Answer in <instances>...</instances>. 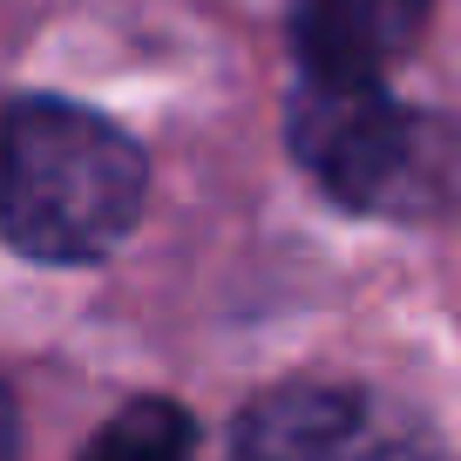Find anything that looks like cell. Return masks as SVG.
<instances>
[{
  "label": "cell",
  "instance_id": "1",
  "mask_svg": "<svg viewBox=\"0 0 461 461\" xmlns=\"http://www.w3.org/2000/svg\"><path fill=\"white\" fill-rule=\"evenodd\" d=\"M143 203V157L115 122L75 102H21L0 136V230L41 265L122 245Z\"/></svg>",
  "mask_w": 461,
  "mask_h": 461
},
{
  "label": "cell",
  "instance_id": "2",
  "mask_svg": "<svg viewBox=\"0 0 461 461\" xmlns=\"http://www.w3.org/2000/svg\"><path fill=\"white\" fill-rule=\"evenodd\" d=\"M292 149L353 211H407L441 170L434 122L401 109L380 82H305L292 102Z\"/></svg>",
  "mask_w": 461,
  "mask_h": 461
},
{
  "label": "cell",
  "instance_id": "3",
  "mask_svg": "<svg viewBox=\"0 0 461 461\" xmlns=\"http://www.w3.org/2000/svg\"><path fill=\"white\" fill-rule=\"evenodd\" d=\"M251 461H434V441L407 407L360 387H278L238 428Z\"/></svg>",
  "mask_w": 461,
  "mask_h": 461
},
{
  "label": "cell",
  "instance_id": "4",
  "mask_svg": "<svg viewBox=\"0 0 461 461\" xmlns=\"http://www.w3.org/2000/svg\"><path fill=\"white\" fill-rule=\"evenodd\" d=\"M434 0H305L299 7V61L305 82L360 88L380 82L420 41Z\"/></svg>",
  "mask_w": 461,
  "mask_h": 461
},
{
  "label": "cell",
  "instance_id": "5",
  "mask_svg": "<svg viewBox=\"0 0 461 461\" xmlns=\"http://www.w3.org/2000/svg\"><path fill=\"white\" fill-rule=\"evenodd\" d=\"M82 461H190V420L170 401H136L95 434Z\"/></svg>",
  "mask_w": 461,
  "mask_h": 461
},
{
  "label": "cell",
  "instance_id": "6",
  "mask_svg": "<svg viewBox=\"0 0 461 461\" xmlns=\"http://www.w3.org/2000/svg\"><path fill=\"white\" fill-rule=\"evenodd\" d=\"M21 455V420H14V393L0 387V461Z\"/></svg>",
  "mask_w": 461,
  "mask_h": 461
}]
</instances>
